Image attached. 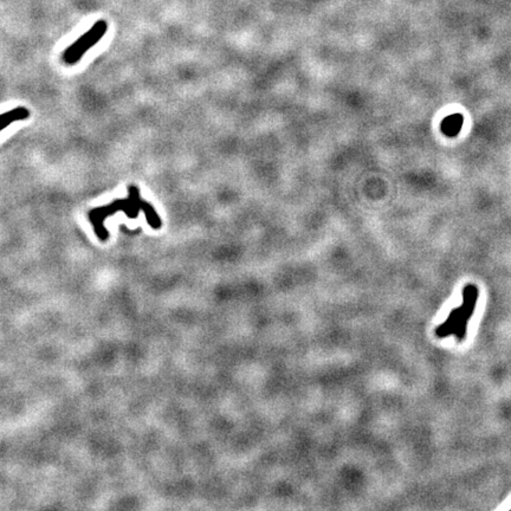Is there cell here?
<instances>
[{
  "label": "cell",
  "instance_id": "cell-1",
  "mask_svg": "<svg viewBox=\"0 0 511 511\" xmlns=\"http://www.w3.org/2000/svg\"><path fill=\"white\" fill-rule=\"evenodd\" d=\"M145 212L146 218L149 220V225L154 229H158L160 225L159 219L156 217V212L151 205L142 201L139 194V189L137 187H130V196L127 199H118L113 201L111 204L101 206V208H93L89 212V220L93 225L94 231L97 238L101 241H106L109 237L108 230L104 227V222L108 217L115 215L118 212H125L130 218H137L139 211Z\"/></svg>",
  "mask_w": 511,
  "mask_h": 511
},
{
  "label": "cell",
  "instance_id": "cell-2",
  "mask_svg": "<svg viewBox=\"0 0 511 511\" xmlns=\"http://www.w3.org/2000/svg\"><path fill=\"white\" fill-rule=\"evenodd\" d=\"M108 24L104 20H99L95 23L90 30L82 34L77 41L74 42L69 48L63 52L64 63L67 65H74L81 61L85 52L89 51L94 45H96L102 39L104 34H107Z\"/></svg>",
  "mask_w": 511,
  "mask_h": 511
},
{
  "label": "cell",
  "instance_id": "cell-3",
  "mask_svg": "<svg viewBox=\"0 0 511 511\" xmlns=\"http://www.w3.org/2000/svg\"><path fill=\"white\" fill-rule=\"evenodd\" d=\"M464 118L460 113H455L446 116L441 123V130L448 137H455L460 134L463 128Z\"/></svg>",
  "mask_w": 511,
  "mask_h": 511
},
{
  "label": "cell",
  "instance_id": "cell-4",
  "mask_svg": "<svg viewBox=\"0 0 511 511\" xmlns=\"http://www.w3.org/2000/svg\"><path fill=\"white\" fill-rule=\"evenodd\" d=\"M29 118H30V111L25 107L15 108L12 111H6L0 115V132L11 126L15 121H24Z\"/></svg>",
  "mask_w": 511,
  "mask_h": 511
}]
</instances>
